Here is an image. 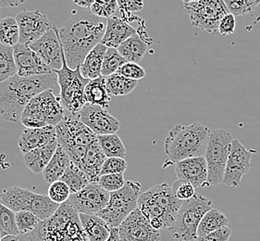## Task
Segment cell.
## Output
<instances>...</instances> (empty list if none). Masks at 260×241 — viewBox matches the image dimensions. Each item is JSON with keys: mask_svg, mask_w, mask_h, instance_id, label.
Segmentation results:
<instances>
[{"mask_svg": "<svg viewBox=\"0 0 260 241\" xmlns=\"http://www.w3.org/2000/svg\"><path fill=\"white\" fill-rule=\"evenodd\" d=\"M107 21L91 11L79 12L65 21L58 33L70 68L80 67L89 52L101 43Z\"/></svg>", "mask_w": 260, "mask_h": 241, "instance_id": "obj_1", "label": "cell"}, {"mask_svg": "<svg viewBox=\"0 0 260 241\" xmlns=\"http://www.w3.org/2000/svg\"><path fill=\"white\" fill-rule=\"evenodd\" d=\"M57 84V75L54 72L31 77L16 74L0 83V115L8 122H21V114L29 102Z\"/></svg>", "mask_w": 260, "mask_h": 241, "instance_id": "obj_2", "label": "cell"}, {"mask_svg": "<svg viewBox=\"0 0 260 241\" xmlns=\"http://www.w3.org/2000/svg\"><path fill=\"white\" fill-rule=\"evenodd\" d=\"M182 202L173 194L171 186L162 183L141 193L138 209L149 221L151 226L159 231L172 226Z\"/></svg>", "mask_w": 260, "mask_h": 241, "instance_id": "obj_3", "label": "cell"}, {"mask_svg": "<svg viewBox=\"0 0 260 241\" xmlns=\"http://www.w3.org/2000/svg\"><path fill=\"white\" fill-rule=\"evenodd\" d=\"M27 235L30 241H89L78 212L69 200L60 205L50 218L41 221L37 228Z\"/></svg>", "mask_w": 260, "mask_h": 241, "instance_id": "obj_4", "label": "cell"}, {"mask_svg": "<svg viewBox=\"0 0 260 241\" xmlns=\"http://www.w3.org/2000/svg\"><path fill=\"white\" fill-rule=\"evenodd\" d=\"M210 132L208 126L199 123L174 126L164 142L167 156L175 163L190 158L202 157L208 147Z\"/></svg>", "mask_w": 260, "mask_h": 241, "instance_id": "obj_5", "label": "cell"}, {"mask_svg": "<svg viewBox=\"0 0 260 241\" xmlns=\"http://www.w3.org/2000/svg\"><path fill=\"white\" fill-rule=\"evenodd\" d=\"M56 131L58 145L68 154L71 162L80 168L87 148L98 137L78 116L69 112L56 126Z\"/></svg>", "mask_w": 260, "mask_h": 241, "instance_id": "obj_6", "label": "cell"}, {"mask_svg": "<svg viewBox=\"0 0 260 241\" xmlns=\"http://www.w3.org/2000/svg\"><path fill=\"white\" fill-rule=\"evenodd\" d=\"M66 113L59 96L52 89L46 90L29 102L21 114V123L26 128L57 126Z\"/></svg>", "mask_w": 260, "mask_h": 241, "instance_id": "obj_7", "label": "cell"}, {"mask_svg": "<svg viewBox=\"0 0 260 241\" xmlns=\"http://www.w3.org/2000/svg\"><path fill=\"white\" fill-rule=\"evenodd\" d=\"M0 203L14 213L28 210L37 215L40 221L50 218L60 205L55 203L47 195L37 194L17 186L5 189L0 194Z\"/></svg>", "mask_w": 260, "mask_h": 241, "instance_id": "obj_8", "label": "cell"}, {"mask_svg": "<svg viewBox=\"0 0 260 241\" xmlns=\"http://www.w3.org/2000/svg\"><path fill=\"white\" fill-rule=\"evenodd\" d=\"M211 209L212 201L202 195L196 194L183 201L174 223L168 228L172 237L177 241H194L200 222Z\"/></svg>", "mask_w": 260, "mask_h": 241, "instance_id": "obj_9", "label": "cell"}, {"mask_svg": "<svg viewBox=\"0 0 260 241\" xmlns=\"http://www.w3.org/2000/svg\"><path fill=\"white\" fill-rule=\"evenodd\" d=\"M54 73L57 75V84L60 89L59 98L64 109L73 115H78L86 104L84 90L90 80L83 78L80 67L75 70L69 67L65 54L63 56L62 68L54 71Z\"/></svg>", "mask_w": 260, "mask_h": 241, "instance_id": "obj_10", "label": "cell"}, {"mask_svg": "<svg viewBox=\"0 0 260 241\" xmlns=\"http://www.w3.org/2000/svg\"><path fill=\"white\" fill-rule=\"evenodd\" d=\"M141 195V184L135 181H126L122 189L110 193L109 203L99 215L111 227L118 228L120 224L138 208V199Z\"/></svg>", "mask_w": 260, "mask_h": 241, "instance_id": "obj_11", "label": "cell"}, {"mask_svg": "<svg viewBox=\"0 0 260 241\" xmlns=\"http://www.w3.org/2000/svg\"><path fill=\"white\" fill-rule=\"evenodd\" d=\"M233 140L231 133L223 129H214L210 132L208 147L204 155L208 165L207 187L217 186L223 182Z\"/></svg>", "mask_w": 260, "mask_h": 241, "instance_id": "obj_12", "label": "cell"}, {"mask_svg": "<svg viewBox=\"0 0 260 241\" xmlns=\"http://www.w3.org/2000/svg\"><path fill=\"white\" fill-rule=\"evenodd\" d=\"M182 3L192 26L208 34L219 33V22L229 13L224 1L221 0L182 1Z\"/></svg>", "mask_w": 260, "mask_h": 241, "instance_id": "obj_13", "label": "cell"}, {"mask_svg": "<svg viewBox=\"0 0 260 241\" xmlns=\"http://www.w3.org/2000/svg\"><path fill=\"white\" fill-rule=\"evenodd\" d=\"M255 150H248L237 139L232 142L222 183L230 188H238L242 178L249 172L251 159Z\"/></svg>", "mask_w": 260, "mask_h": 241, "instance_id": "obj_14", "label": "cell"}, {"mask_svg": "<svg viewBox=\"0 0 260 241\" xmlns=\"http://www.w3.org/2000/svg\"><path fill=\"white\" fill-rule=\"evenodd\" d=\"M110 193L98 183H90L75 194H71L69 201L79 215H98L109 203Z\"/></svg>", "mask_w": 260, "mask_h": 241, "instance_id": "obj_15", "label": "cell"}, {"mask_svg": "<svg viewBox=\"0 0 260 241\" xmlns=\"http://www.w3.org/2000/svg\"><path fill=\"white\" fill-rule=\"evenodd\" d=\"M29 47L53 72L62 68L64 50L57 27L53 26Z\"/></svg>", "mask_w": 260, "mask_h": 241, "instance_id": "obj_16", "label": "cell"}, {"mask_svg": "<svg viewBox=\"0 0 260 241\" xmlns=\"http://www.w3.org/2000/svg\"><path fill=\"white\" fill-rule=\"evenodd\" d=\"M118 228L120 241H160L159 231L151 226L138 208L128 215Z\"/></svg>", "mask_w": 260, "mask_h": 241, "instance_id": "obj_17", "label": "cell"}, {"mask_svg": "<svg viewBox=\"0 0 260 241\" xmlns=\"http://www.w3.org/2000/svg\"><path fill=\"white\" fill-rule=\"evenodd\" d=\"M20 28V44L29 46L43 37L53 25L39 11H22L16 16Z\"/></svg>", "mask_w": 260, "mask_h": 241, "instance_id": "obj_18", "label": "cell"}, {"mask_svg": "<svg viewBox=\"0 0 260 241\" xmlns=\"http://www.w3.org/2000/svg\"><path fill=\"white\" fill-rule=\"evenodd\" d=\"M77 116L95 136L112 135L120 129V122L99 106L86 103Z\"/></svg>", "mask_w": 260, "mask_h": 241, "instance_id": "obj_19", "label": "cell"}, {"mask_svg": "<svg viewBox=\"0 0 260 241\" xmlns=\"http://www.w3.org/2000/svg\"><path fill=\"white\" fill-rule=\"evenodd\" d=\"M17 74L21 77H31L51 74L52 70L47 66L29 46L18 44L13 47Z\"/></svg>", "mask_w": 260, "mask_h": 241, "instance_id": "obj_20", "label": "cell"}, {"mask_svg": "<svg viewBox=\"0 0 260 241\" xmlns=\"http://www.w3.org/2000/svg\"><path fill=\"white\" fill-rule=\"evenodd\" d=\"M175 173L178 180L187 181L194 189L207 187L208 165L204 156L190 158L176 163Z\"/></svg>", "mask_w": 260, "mask_h": 241, "instance_id": "obj_21", "label": "cell"}, {"mask_svg": "<svg viewBox=\"0 0 260 241\" xmlns=\"http://www.w3.org/2000/svg\"><path fill=\"white\" fill-rule=\"evenodd\" d=\"M57 141L56 126H46L43 128H26L21 133L18 146L22 154L37 148L45 147Z\"/></svg>", "mask_w": 260, "mask_h": 241, "instance_id": "obj_22", "label": "cell"}, {"mask_svg": "<svg viewBox=\"0 0 260 241\" xmlns=\"http://www.w3.org/2000/svg\"><path fill=\"white\" fill-rule=\"evenodd\" d=\"M137 35L134 27L118 17L110 18L107 21V27L101 44L108 48H118L122 43L130 37Z\"/></svg>", "mask_w": 260, "mask_h": 241, "instance_id": "obj_23", "label": "cell"}, {"mask_svg": "<svg viewBox=\"0 0 260 241\" xmlns=\"http://www.w3.org/2000/svg\"><path fill=\"white\" fill-rule=\"evenodd\" d=\"M106 159L107 157L105 156L99 146V140L96 139L89 146L80 166V169L86 173L91 183H98Z\"/></svg>", "mask_w": 260, "mask_h": 241, "instance_id": "obj_24", "label": "cell"}, {"mask_svg": "<svg viewBox=\"0 0 260 241\" xmlns=\"http://www.w3.org/2000/svg\"><path fill=\"white\" fill-rule=\"evenodd\" d=\"M58 143L52 142L45 147L34 149L22 154L23 161L26 167L34 173H41L47 167V164L52 159L53 155L57 150Z\"/></svg>", "mask_w": 260, "mask_h": 241, "instance_id": "obj_25", "label": "cell"}, {"mask_svg": "<svg viewBox=\"0 0 260 241\" xmlns=\"http://www.w3.org/2000/svg\"><path fill=\"white\" fill-rule=\"evenodd\" d=\"M83 231L89 241H107L111 233L110 227L96 215H79Z\"/></svg>", "mask_w": 260, "mask_h": 241, "instance_id": "obj_26", "label": "cell"}, {"mask_svg": "<svg viewBox=\"0 0 260 241\" xmlns=\"http://www.w3.org/2000/svg\"><path fill=\"white\" fill-rule=\"evenodd\" d=\"M107 49L108 47L100 43L89 52L83 64L80 66V72L83 78L94 80L102 76L101 71Z\"/></svg>", "mask_w": 260, "mask_h": 241, "instance_id": "obj_27", "label": "cell"}, {"mask_svg": "<svg viewBox=\"0 0 260 241\" xmlns=\"http://www.w3.org/2000/svg\"><path fill=\"white\" fill-rule=\"evenodd\" d=\"M71 162L68 154L59 145L57 146V150L53 155L52 159L48 163L47 167L43 171V177L47 184L54 183L60 180L65 172L67 171Z\"/></svg>", "mask_w": 260, "mask_h": 241, "instance_id": "obj_28", "label": "cell"}, {"mask_svg": "<svg viewBox=\"0 0 260 241\" xmlns=\"http://www.w3.org/2000/svg\"><path fill=\"white\" fill-rule=\"evenodd\" d=\"M84 98L86 103L91 105L99 106L107 110L110 107L111 98L107 90L106 78L101 76L99 78L90 80L87 85L85 86Z\"/></svg>", "mask_w": 260, "mask_h": 241, "instance_id": "obj_29", "label": "cell"}, {"mask_svg": "<svg viewBox=\"0 0 260 241\" xmlns=\"http://www.w3.org/2000/svg\"><path fill=\"white\" fill-rule=\"evenodd\" d=\"M117 49L127 63H138L146 55L147 44L139 35H136L122 43Z\"/></svg>", "mask_w": 260, "mask_h": 241, "instance_id": "obj_30", "label": "cell"}, {"mask_svg": "<svg viewBox=\"0 0 260 241\" xmlns=\"http://www.w3.org/2000/svg\"><path fill=\"white\" fill-rule=\"evenodd\" d=\"M229 219L226 215L217 209H211L204 215L198 228V236H204L214 231L228 227Z\"/></svg>", "mask_w": 260, "mask_h": 241, "instance_id": "obj_31", "label": "cell"}, {"mask_svg": "<svg viewBox=\"0 0 260 241\" xmlns=\"http://www.w3.org/2000/svg\"><path fill=\"white\" fill-rule=\"evenodd\" d=\"M107 90L110 97H122L132 93L138 85V81L126 78L120 74H114L106 77Z\"/></svg>", "mask_w": 260, "mask_h": 241, "instance_id": "obj_32", "label": "cell"}, {"mask_svg": "<svg viewBox=\"0 0 260 241\" xmlns=\"http://www.w3.org/2000/svg\"><path fill=\"white\" fill-rule=\"evenodd\" d=\"M20 43V28L16 17L9 16L0 21V44L14 47Z\"/></svg>", "mask_w": 260, "mask_h": 241, "instance_id": "obj_33", "label": "cell"}, {"mask_svg": "<svg viewBox=\"0 0 260 241\" xmlns=\"http://www.w3.org/2000/svg\"><path fill=\"white\" fill-rule=\"evenodd\" d=\"M60 180L68 186L71 194L77 193L91 183L86 173L73 163H70L67 171Z\"/></svg>", "mask_w": 260, "mask_h": 241, "instance_id": "obj_34", "label": "cell"}, {"mask_svg": "<svg viewBox=\"0 0 260 241\" xmlns=\"http://www.w3.org/2000/svg\"><path fill=\"white\" fill-rule=\"evenodd\" d=\"M98 136L99 146L107 158L126 157V147L117 134Z\"/></svg>", "mask_w": 260, "mask_h": 241, "instance_id": "obj_35", "label": "cell"}, {"mask_svg": "<svg viewBox=\"0 0 260 241\" xmlns=\"http://www.w3.org/2000/svg\"><path fill=\"white\" fill-rule=\"evenodd\" d=\"M17 74L13 47H6L0 44V83Z\"/></svg>", "mask_w": 260, "mask_h": 241, "instance_id": "obj_36", "label": "cell"}, {"mask_svg": "<svg viewBox=\"0 0 260 241\" xmlns=\"http://www.w3.org/2000/svg\"><path fill=\"white\" fill-rule=\"evenodd\" d=\"M125 63H127V62L120 55L117 48H108L105 54L101 75L106 78L116 74Z\"/></svg>", "mask_w": 260, "mask_h": 241, "instance_id": "obj_37", "label": "cell"}, {"mask_svg": "<svg viewBox=\"0 0 260 241\" xmlns=\"http://www.w3.org/2000/svg\"><path fill=\"white\" fill-rule=\"evenodd\" d=\"M0 230L5 236H19L20 231L16 223V214L0 203Z\"/></svg>", "mask_w": 260, "mask_h": 241, "instance_id": "obj_38", "label": "cell"}, {"mask_svg": "<svg viewBox=\"0 0 260 241\" xmlns=\"http://www.w3.org/2000/svg\"><path fill=\"white\" fill-rule=\"evenodd\" d=\"M227 11L235 16L251 15L259 5L258 0H225Z\"/></svg>", "mask_w": 260, "mask_h": 241, "instance_id": "obj_39", "label": "cell"}, {"mask_svg": "<svg viewBox=\"0 0 260 241\" xmlns=\"http://www.w3.org/2000/svg\"><path fill=\"white\" fill-rule=\"evenodd\" d=\"M40 219L37 215L28 210H21L16 213V223L21 235L30 234L40 224Z\"/></svg>", "mask_w": 260, "mask_h": 241, "instance_id": "obj_40", "label": "cell"}, {"mask_svg": "<svg viewBox=\"0 0 260 241\" xmlns=\"http://www.w3.org/2000/svg\"><path fill=\"white\" fill-rule=\"evenodd\" d=\"M119 8L118 1H94V4L90 8V11L94 16L101 19H110L114 17L115 12Z\"/></svg>", "mask_w": 260, "mask_h": 241, "instance_id": "obj_41", "label": "cell"}, {"mask_svg": "<svg viewBox=\"0 0 260 241\" xmlns=\"http://www.w3.org/2000/svg\"><path fill=\"white\" fill-rule=\"evenodd\" d=\"M47 196L55 203L61 205L68 201L71 196V190L66 184L61 180H58L49 186Z\"/></svg>", "mask_w": 260, "mask_h": 241, "instance_id": "obj_42", "label": "cell"}, {"mask_svg": "<svg viewBox=\"0 0 260 241\" xmlns=\"http://www.w3.org/2000/svg\"><path fill=\"white\" fill-rule=\"evenodd\" d=\"M124 173H115V174H106L101 175L99 178L98 184L101 186L105 190L112 193L118 191L124 187Z\"/></svg>", "mask_w": 260, "mask_h": 241, "instance_id": "obj_43", "label": "cell"}, {"mask_svg": "<svg viewBox=\"0 0 260 241\" xmlns=\"http://www.w3.org/2000/svg\"><path fill=\"white\" fill-rule=\"evenodd\" d=\"M128 167L125 159L121 158H107L100 172L101 175L106 174H115V173H124Z\"/></svg>", "mask_w": 260, "mask_h": 241, "instance_id": "obj_44", "label": "cell"}, {"mask_svg": "<svg viewBox=\"0 0 260 241\" xmlns=\"http://www.w3.org/2000/svg\"><path fill=\"white\" fill-rule=\"evenodd\" d=\"M172 189L173 194L175 195L179 200L182 201L192 199L197 194L196 189L192 187V184L184 180H177L172 185Z\"/></svg>", "mask_w": 260, "mask_h": 241, "instance_id": "obj_45", "label": "cell"}, {"mask_svg": "<svg viewBox=\"0 0 260 241\" xmlns=\"http://www.w3.org/2000/svg\"><path fill=\"white\" fill-rule=\"evenodd\" d=\"M116 74H120L126 78L138 81L146 77L145 69L140 66L138 63H127L121 66Z\"/></svg>", "mask_w": 260, "mask_h": 241, "instance_id": "obj_46", "label": "cell"}, {"mask_svg": "<svg viewBox=\"0 0 260 241\" xmlns=\"http://www.w3.org/2000/svg\"><path fill=\"white\" fill-rule=\"evenodd\" d=\"M231 235L232 229L228 226L204 236H197L194 241H229Z\"/></svg>", "mask_w": 260, "mask_h": 241, "instance_id": "obj_47", "label": "cell"}, {"mask_svg": "<svg viewBox=\"0 0 260 241\" xmlns=\"http://www.w3.org/2000/svg\"><path fill=\"white\" fill-rule=\"evenodd\" d=\"M235 26H236L235 17L233 14L228 13L227 15L224 16L219 22L218 32H219V35H221L223 37L231 36L235 31Z\"/></svg>", "mask_w": 260, "mask_h": 241, "instance_id": "obj_48", "label": "cell"}, {"mask_svg": "<svg viewBox=\"0 0 260 241\" xmlns=\"http://www.w3.org/2000/svg\"><path fill=\"white\" fill-rule=\"evenodd\" d=\"M118 5L120 11H126V12H137L140 11L144 8V3L142 1H118Z\"/></svg>", "mask_w": 260, "mask_h": 241, "instance_id": "obj_49", "label": "cell"}, {"mask_svg": "<svg viewBox=\"0 0 260 241\" xmlns=\"http://www.w3.org/2000/svg\"><path fill=\"white\" fill-rule=\"evenodd\" d=\"M23 3L24 1H19V0H0V7L4 9H12Z\"/></svg>", "mask_w": 260, "mask_h": 241, "instance_id": "obj_50", "label": "cell"}, {"mask_svg": "<svg viewBox=\"0 0 260 241\" xmlns=\"http://www.w3.org/2000/svg\"><path fill=\"white\" fill-rule=\"evenodd\" d=\"M0 241H30L28 235H19V236H5L0 234Z\"/></svg>", "mask_w": 260, "mask_h": 241, "instance_id": "obj_51", "label": "cell"}, {"mask_svg": "<svg viewBox=\"0 0 260 241\" xmlns=\"http://www.w3.org/2000/svg\"><path fill=\"white\" fill-rule=\"evenodd\" d=\"M94 0H81V1H74V4L81 7V8H85V9H90L92 5L94 4Z\"/></svg>", "mask_w": 260, "mask_h": 241, "instance_id": "obj_52", "label": "cell"}, {"mask_svg": "<svg viewBox=\"0 0 260 241\" xmlns=\"http://www.w3.org/2000/svg\"><path fill=\"white\" fill-rule=\"evenodd\" d=\"M107 241H120L119 228H111L110 236Z\"/></svg>", "mask_w": 260, "mask_h": 241, "instance_id": "obj_53", "label": "cell"}, {"mask_svg": "<svg viewBox=\"0 0 260 241\" xmlns=\"http://www.w3.org/2000/svg\"><path fill=\"white\" fill-rule=\"evenodd\" d=\"M0 234H3V233H2V232H1V230H0Z\"/></svg>", "mask_w": 260, "mask_h": 241, "instance_id": "obj_54", "label": "cell"}, {"mask_svg": "<svg viewBox=\"0 0 260 241\" xmlns=\"http://www.w3.org/2000/svg\"><path fill=\"white\" fill-rule=\"evenodd\" d=\"M0 10H1V7H0ZM0 21H1V20H0Z\"/></svg>", "mask_w": 260, "mask_h": 241, "instance_id": "obj_55", "label": "cell"}]
</instances>
